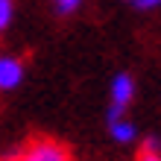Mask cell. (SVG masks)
<instances>
[{"mask_svg": "<svg viewBox=\"0 0 161 161\" xmlns=\"http://www.w3.org/2000/svg\"><path fill=\"white\" fill-rule=\"evenodd\" d=\"M15 161H73V155L56 138H35L18 153Z\"/></svg>", "mask_w": 161, "mask_h": 161, "instance_id": "6da1fadb", "label": "cell"}, {"mask_svg": "<svg viewBox=\"0 0 161 161\" xmlns=\"http://www.w3.org/2000/svg\"><path fill=\"white\" fill-rule=\"evenodd\" d=\"M132 97H135V79L129 73H117L108 85V120L126 117V108L132 106Z\"/></svg>", "mask_w": 161, "mask_h": 161, "instance_id": "7a4b0ae2", "label": "cell"}, {"mask_svg": "<svg viewBox=\"0 0 161 161\" xmlns=\"http://www.w3.org/2000/svg\"><path fill=\"white\" fill-rule=\"evenodd\" d=\"M24 82V62L15 56H0V91H15Z\"/></svg>", "mask_w": 161, "mask_h": 161, "instance_id": "3957f363", "label": "cell"}, {"mask_svg": "<svg viewBox=\"0 0 161 161\" xmlns=\"http://www.w3.org/2000/svg\"><path fill=\"white\" fill-rule=\"evenodd\" d=\"M108 135L114 144H132L138 138V126L129 117H114V120H108Z\"/></svg>", "mask_w": 161, "mask_h": 161, "instance_id": "277c9868", "label": "cell"}, {"mask_svg": "<svg viewBox=\"0 0 161 161\" xmlns=\"http://www.w3.org/2000/svg\"><path fill=\"white\" fill-rule=\"evenodd\" d=\"M135 161H161V144L155 138H147L141 149L135 153Z\"/></svg>", "mask_w": 161, "mask_h": 161, "instance_id": "5b68a950", "label": "cell"}, {"mask_svg": "<svg viewBox=\"0 0 161 161\" xmlns=\"http://www.w3.org/2000/svg\"><path fill=\"white\" fill-rule=\"evenodd\" d=\"M15 15V0H0V32H6V26L12 24Z\"/></svg>", "mask_w": 161, "mask_h": 161, "instance_id": "8992f818", "label": "cell"}, {"mask_svg": "<svg viewBox=\"0 0 161 161\" xmlns=\"http://www.w3.org/2000/svg\"><path fill=\"white\" fill-rule=\"evenodd\" d=\"M56 9H59L62 15H70V12H76V9L82 6V0H53Z\"/></svg>", "mask_w": 161, "mask_h": 161, "instance_id": "52a82bcc", "label": "cell"}, {"mask_svg": "<svg viewBox=\"0 0 161 161\" xmlns=\"http://www.w3.org/2000/svg\"><path fill=\"white\" fill-rule=\"evenodd\" d=\"M135 9H141V12H147V9H158L161 6V0H129Z\"/></svg>", "mask_w": 161, "mask_h": 161, "instance_id": "ba28073f", "label": "cell"}]
</instances>
